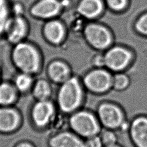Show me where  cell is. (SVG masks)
I'll return each instance as SVG.
<instances>
[{
    "label": "cell",
    "instance_id": "obj_20",
    "mask_svg": "<svg viewBox=\"0 0 147 147\" xmlns=\"http://www.w3.org/2000/svg\"><path fill=\"white\" fill-rule=\"evenodd\" d=\"M11 4L10 0H0V34L2 36L5 26L12 16Z\"/></svg>",
    "mask_w": 147,
    "mask_h": 147
},
{
    "label": "cell",
    "instance_id": "obj_12",
    "mask_svg": "<svg viewBox=\"0 0 147 147\" xmlns=\"http://www.w3.org/2000/svg\"><path fill=\"white\" fill-rule=\"evenodd\" d=\"M45 70L47 78L52 83L60 85L71 77L68 65L60 59L50 60L47 64Z\"/></svg>",
    "mask_w": 147,
    "mask_h": 147
},
{
    "label": "cell",
    "instance_id": "obj_11",
    "mask_svg": "<svg viewBox=\"0 0 147 147\" xmlns=\"http://www.w3.org/2000/svg\"><path fill=\"white\" fill-rule=\"evenodd\" d=\"M84 34L90 44L98 49L106 48L111 41L109 32L105 27L99 25H87L85 29Z\"/></svg>",
    "mask_w": 147,
    "mask_h": 147
},
{
    "label": "cell",
    "instance_id": "obj_23",
    "mask_svg": "<svg viewBox=\"0 0 147 147\" xmlns=\"http://www.w3.org/2000/svg\"><path fill=\"white\" fill-rule=\"evenodd\" d=\"M85 147H103V144L98 135L86 139L84 141Z\"/></svg>",
    "mask_w": 147,
    "mask_h": 147
},
{
    "label": "cell",
    "instance_id": "obj_29",
    "mask_svg": "<svg viewBox=\"0 0 147 147\" xmlns=\"http://www.w3.org/2000/svg\"><path fill=\"white\" fill-rule=\"evenodd\" d=\"M104 147H120L119 145L116 144H114V145H108V146H105Z\"/></svg>",
    "mask_w": 147,
    "mask_h": 147
},
{
    "label": "cell",
    "instance_id": "obj_25",
    "mask_svg": "<svg viewBox=\"0 0 147 147\" xmlns=\"http://www.w3.org/2000/svg\"><path fill=\"white\" fill-rule=\"evenodd\" d=\"M25 7L22 2H15L11 4V14L14 16L25 15Z\"/></svg>",
    "mask_w": 147,
    "mask_h": 147
},
{
    "label": "cell",
    "instance_id": "obj_22",
    "mask_svg": "<svg viewBox=\"0 0 147 147\" xmlns=\"http://www.w3.org/2000/svg\"><path fill=\"white\" fill-rule=\"evenodd\" d=\"M100 137L104 146L111 145L117 143V137L113 130L107 129L103 131Z\"/></svg>",
    "mask_w": 147,
    "mask_h": 147
},
{
    "label": "cell",
    "instance_id": "obj_24",
    "mask_svg": "<svg viewBox=\"0 0 147 147\" xmlns=\"http://www.w3.org/2000/svg\"><path fill=\"white\" fill-rule=\"evenodd\" d=\"M136 28L142 34L147 35V14L138 19L136 23Z\"/></svg>",
    "mask_w": 147,
    "mask_h": 147
},
{
    "label": "cell",
    "instance_id": "obj_28",
    "mask_svg": "<svg viewBox=\"0 0 147 147\" xmlns=\"http://www.w3.org/2000/svg\"><path fill=\"white\" fill-rule=\"evenodd\" d=\"M96 61H95V64H96V65H102V64H105V59H104V58L102 59V57H96Z\"/></svg>",
    "mask_w": 147,
    "mask_h": 147
},
{
    "label": "cell",
    "instance_id": "obj_6",
    "mask_svg": "<svg viewBox=\"0 0 147 147\" xmlns=\"http://www.w3.org/2000/svg\"><path fill=\"white\" fill-rule=\"evenodd\" d=\"M97 117L100 123L107 129L121 128L125 123L122 109L117 105L110 102H103L98 106Z\"/></svg>",
    "mask_w": 147,
    "mask_h": 147
},
{
    "label": "cell",
    "instance_id": "obj_19",
    "mask_svg": "<svg viewBox=\"0 0 147 147\" xmlns=\"http://www.w3.org/2000/svg\"><path fill=\"white\" fill-rule=\"evenodd\" d=\"M79 12L87 18L98 16L103 9L100 0H82L78 6Z\"/></svg>",
    "mask_w": 147,
    "mask_h": 147
},
{
    "label": "cell",
    "instance_id": "obj_16",
    "mask_svg": "<svg viewBox=\"0 0 147 147\" xmlns=\"http://www.w3.org/2000/svg\"><path fill=\"white\" fill-rule=\"evenodd\" d=\"M20 95L11 80L0 81V106H14Z\"/></svg>",
    "mask_w": 147,
    "mask_h": 147
},
{
    "label": "cell",
    "instance_id": "obj_7",
    "mask_svg": "<svg viewBox=\"0 0 147 147\" xmlns=\"http://www.w3.org/2000/svg\"><path fill=\"white\" fill-rule=\"evenodd\" d=\"M63 6L60 0H35L30 5L28 13L32 18L45 22L57 18Z\"/></svg>",
    "mask_w": 147,
    "mask_h": 147
},
{
    "label": "cell",
    "instance_id": "obj_8",
    "mask_svg": "<svg viewBox=\"0 0 147 147\" xmlns=\"http://www.w3.org/2000/svg\"><path fill=\"white\" fill-rule=\"evenodd\" d=\"M22 123V114L15 106H0V134H13L21 127Z\"/></svg>",
    "mask_w": 147,
    "mask_h": 147
},
{
    "label": "cell",
    "instance_id": "obj_15",
    "mask_svg": "<svg viewBox=\"0 0 147 147\" xmlns=\"http://www.w3.org/2000/svg\"><path fill=\"white\" fill-rule=\"evenodd\" d=\"M130 138L136 147H147V117L139 116L129 125Z\"/></svg>",
    "mask_w": 147,
    "mask_h": 147
},
{
    "label": "cell",
    "instance_id": "obj_21",
    "mask_svg": "<svg viewBox=\"0 0 147 147\" xmlns=\"http://www.w3.org/2000/svg\"><path fill=\"white\" fill-rule=\"evenodd\" d=\"M129 84L127 76L123 74H117L113 78V87L117 90H123Z\"/></svg>",
    "mask_w": 147,
    "mask_h": 147
},
{
    "label": "cell",
    "instance_id": "obj_3",
    "mask_svg": "<svg viewBox=\"0 0 147 147\" xmlns=\"http://www.w3.org/2000/svg\"><path fill=\"white\" fill-rule=\"evenodd\" d=\"M100 122L92 113L77 110L70 114L68 125L72 131L80 137L86 139L98 135L100 131Z\"/></svg>",
    "mask_w": 147,
    "mask_h": 147
},
{
    "label": "cell",
    "instance_id": "obj_18",
    "mask_svg": "<svg viewBox=\"0 0 147 147\" xmlns=\"http://www.w3.org/2000/svg\"><path fill=\"white\" fill-rule=\"evenodd\" d=\"M36 76L28 73L17 71L13 76L11 82L21 95L30 93L35 81Z\"/></svg>",
    "mask_w": 147,
    "mask_h": 147
},
{
    "label": "cell",
    "instance_id": "obj_17",
    "mask_svg": "<svg viewBox=\"0 0 147 147\" xmlns=\"http://www.w3.org/2000/svg\"><path fill=\"white\" fill-rule=\"evenodd\" d=\"M53 92L52 83L46 78L35 79L30 94L35 100L50 99Z\"/></svg>",
    "mask_w": 147,
    "mask_h": 147
},
{
    "label": "cell",
    "instance_id": "obj_2",
    "mask_svg": "<svg viewBox=\"0 0 147 147\" xmlns=\"http://www.w3.org/2000/svg\"><path fill=\"white\" fill-rule=\"evenodd\" d=\"M83 100L82 88L77 78L71 76L60 84L55 101L60 112L64 114H71L78 110Z\"/></svg>",
    "mask_w": 147,
    "mask_h": 147
},
{
    "label": "cell",
    "instance_id": "obj_4",
    "mask_svg": "<svg viewBox=\"0 0 147 147\" xmlns=\"http://www.w3.org/2000/svg\"><path fill=\"white\" fill-rule=\"evenodd\" d=\"M57 107L51 99L35 100L29 109V119L33 127L38 131L47 130L54 119Z\"/></svg>",
    "mask_w": 147,
    "mask_h": 147
},
{
    "label": "cell",
    "instance_id": "obj_10",
    "mask_svg": "<svg viewBox=\"0 0 147 147\" xmlns=\"http://www.w3.org/2000/svg\"><path fill=\"white\" fill-rule=\"evenodd\" d=\"M83 82L89 91L97 94L106 92L113 86V78L108 72L101 69L89 72Z\"/></svg>",
    "mask_w": 147,
    "mask_h": 147
},
{
    "label": "cell",
    "instance_id": "obj_27",
    "mask_svg": "<svg viewBox=\"0 0 147 147\" xmlns=\"http://www.w3.org/2000/svg\"><path fill=\"white\" fill-rule=\"evenodd\" d=\"M13 147H36L31 141L28 140H21L17 142Z\"/></svg>",
    "mask_w": 147,
    "mask_h": 147
},
{
    "label": "cell",
    "instance_id": "obj_13",
    "mask_svg": "<svg viewBox=\"0 0 147 147\" xmlns=\"http://www.w3.org/2000/svg\"><path fill=\"white\" fill-rule=\"evenodd\" d=\"M47 143L49 147H85L81 137L73 131L66 130L51 134Z\"/></svg>",
    "mask_w": 147,
    "mask_h": 147
},
{
    "label": "cell",
    "instance_id": "obj_26",
    "mask_svg": "<svg viewBox=\"0 0 147 147\" xmlns=\"http://www.w3.org/2000/svg\"><path fill=\"white\" fill-rule=\"evenodd\" d=\"M109 6L115 10L123 9L126 5V0H107Z\"/></svg>",
    "mask_w": 147,
    "mask_h": 147
},
{
    "label": "cell",
    "instance_id": "obj_14",
    "mask_svg": "<svg viewBox=\"0 0 147 147\" xmlns=\"http://www.w3.org/2000/svg\"><path fill=\"white\" fill-rule=\"evenodd\" d=\"M130 59L131 55L129 52L120 47L111 49L104 57L105 64L110 69L114 71L123 69L129 64Z\"/></svg>",
    "mask_w": 147,
    "mask_h": 147
},
{
    "label": "cell",
    "instance_id": "obj_5",
    "mask_svg": "<svg viewBox=\"0 0 147 147\" xmlns=\"http://www.w3.org/2000/svg\"><path fill=\"white\" fill-rule=\"evenodd\" d=\"M30 25L25 15H13L6 22L3 32L5 40L11 45L28 40Z\"/></svg>",
    "mask_w": 147,
    "mask_h": 147
},
{
    "label": "cell",
    "instance_id": "obj_1",
    "mask_svg": "<svg viewBox=\"0 0 147 147\" xmlns=\"http://www.w3.org/2000/svg\"><path fill=\"white\" fill-rule=\"evenodd\" d=\"M10 60L17 71L34 76L42 72L45 65L42 51L37 44L28 40L11 45Z\"/></svg>",
    "mask_w": 147,
    "mask_h": 147
},
{
    "label": "cell",
    "instance_id": "obj_30",
    "mask_svg": "<svg viewBox=\"0 0 147 147\" xmlns=\"http://www.w3.org/2000/svg\"><path fill=\"white\" fill-rule=\"evenodd\" d=\"M2 73H3V72H2V69L1 67L0 66V81H1V80H2Z\"/></svg>",
    "mask_w": 147,
    "mask_h": 147
},
{
    "label": "cell",
    "instance_id": "obj_9",
    "mask_svg": "<svg viewBox=\"0 0 147 147\" xmlns=\"http://www.w3.org/2000/svg\"><path fill=\"white\" fill-rule=\"evenodd\" d=\"M41 33L43 40L47 44L56 47L64 41L66 30L63 22L57 18L43 22Z\"/></svg>",
    "mask_w": 147,
    "mask_h": 147
}]
</instances>
